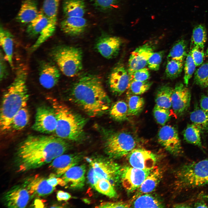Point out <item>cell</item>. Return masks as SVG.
I'll return each mask as SVG.
<instances>
[{"instance_id": "obj_1", "label": "cell", "mask_w": 208, "mask_h": 208, "mask_svg": "<svg viewBox=\"0 0 208 208\" xmlns=\"http://www.w3.org/2000/svg\"><path fill=\"white\" fill-rule=\"evenodd\" d=\"M69 147L65 140L57 136H28L17 148L14 159L16 171L24 172L49 164Z\"/></svg>"}, {"instance_id": "obj_2", "label": "cell", "mask_w": 208, "mask_h": 208, "mask_svg": "<svg viewBox=\"0 0 208 208\" xmlns=\"http://www.w3.org/2000/svg\"><path fill=\"white\" fill-rule=\"evenodd\" d=\"M71 101L90 116L106 112L110 101L102 82L98 76L87 74L75 84L71 92Z\"/></svg>"}, {"instance_id": "obj_3", "label": "cell", "mask_w": 208, "mask_h": 208, "mask_svg": "<svg viewBox=\"0 0 208 208\" xmlns=\"http://www.w3.org/2000/svg\"><path fill=\"white\" fill-rule=\"evenodd\" d=\"M12 82L3 94L0 109V126L3 133L10 129L12 120L16 113L27 106L29 98L26 81L27 68L18 66Z\"/></svg>"}, {"instance_id": "obj_4", "label": "cell", "mask_w": 208, "mask_h": 208, "mask_svg": "<svg viewBox=\"0 0 208 208\" xmlns=\"http://www.w3.org/2000/svg\"><path fill=\"white\" fill-rule=\"evenodd\" d=\"M55 112L57 125L56 136L73 141H79L84 137L85 118L76 113L66 105L55 99H50Z\"/></svg>"}, {"instance_id": "obj_5", "label": "cell", "mask_w": 208, "mask_h": 208, "mask_svg": "<svg viewBox=\"0 0 208 208\" xmlns=\"http://www.w3.org/2000/svg\"><path fill=\"white\" fill-rule=\"evenodd\" d=\"M175 185L185 191L208 185V158L183 164L177 170Z\"/></svg>"}, {"instance_id": "obj_6", "label": "cell", "mask_w": 208, "mask_h": 208, "mask_svg": "<svg viewBox=\"0 0 208 208\" xmlns=\"http://www.w3.org/2000/svg\"><path fill=\"white\" fill-rule=\"evenodd\" d=\"M62 8L64 17L60 26L63 31L72 36L83 32L87 26L84 0H64Z\"/></svg>"}, {"instance_id": "obj_7", "label": "cell", "mask_w": 208, "mask_h": 208, "mask_svg": "<svg viewBox=\"0 0 208 208\" xmlns=\"http://www.w3.org/2000/svg\"><path fill=\"white\" fill-rule=\"evenodd\" d=\"M51 53L61 71L66 76L74 77L82 70L83 55L80 49L60 45L53 49Z\"/></svg>"}, {"instance_id": "obj_8", "label": "cell", "mask_w": 208, "mask_h": 208, "mask_svg": "<svg viewBox=\"0 0 208 208\" xmlns=\"http://www.w3.org/2000/svg\"><path fill=\"white\" fill-rule=\"evenodd\" d=\"M136 145L135 139L131 134L124 131L116 132L106 138L105 150L110 157L118 158L128 154Z\"/></svg>"}, {"instance_id": "obj_9", "label": "cell", "mask_w": 208, "mask_h": 208, "mask_svg": "<svg viewBox=\"0 0 208 208\" xmlns=\"http://www.w3.org/2000/svg\"><path fill=\"white\" fill-rule=\"evenodd\" d=\"M89 160L98 179H107L114 187L120 178L121 169L119 165L111 160L103 158Z\"/></svg>"}, {"instance_id": "obj_10", "label": "cell", "mask_w": 208, "mask_h": 208, "mask_svg": "<svg viewBox=\"0 0 208 208\" xmlns=\"http://www.w3.org/2000/svg\"><path fill=\"white\" fill-rule=\"evenodd\" d=\"M57 125L56 116L52 107L42 106L37 108L32 127L33 129L40 133L50 134L55 132Z\"/></svg>"}, {"instance_id": "obj_11", "label": "cell", "mask_w": 208, "mask_h": 208, "mask_svg": "<svg viewBox=\"0 0 208 208\" xmlns=\"http://www.w3.org/2000/svg\"><path fill=\"white\" fill-rule=\"evenodd\" d=\"M159 143L171 153L180 156L183 153L181 141L176 129L170 125H164L157 135Z\"/></svg>"}, {"instance_id": "obj_12", "label": "cell", "mask_w": 208, "mask_h": 208, "mask_svg": "<svg viewBox=\"0 0 208 208\" xmlns=\"http://www.w3.org/2000/svg\"><path fill=\"white\" fill-rule=\"evenodd\" d=\"M130 81L128 70L121 64L117 65L112 69L108 78L111 90L118 96L121 95L127 89Z\"/></svg>"}, {"instance_id": "obj_13", "label": "cell", "mask_w": 208, "mask_h": 208, "mask_svg": "<svg viewBox=\"0 0 208 208\" xmlns=\"http://www.w3.org/2000/svg\"><path fill=\"white\" fill-rule=\"evenodd\" d=\"M31 196L23 185L12 187L2 196V202L8 208H25L29 203Z\"/></svg>"}, {"instance_id": "obj_14", "label": "cell", "mask_w": 208, "mask_h": 208, "mask_svg": "<svg viewBox=\"0 0 208 208\" xmlns=\"http://www.w3.org/2000/svg\"><path fill=\"white\" fill-rule=\"evenodd\" d=\"M151 170H143L131 166L121 169L120 178L123 187L127 191L138 189Z\"/></svg>"}, {"instance_id": "obj_15", "label": "cell", "mask_w": 208, "mask_h": 208, "mask_svg": "<svg viewBox=\"0 0 208 208\" xmlns=\"http://www.w3.org/2000/svg\"><path fill=\"white\" fill-rule=\"evenodd\" d=\"M182 83H177L171 96L172 105L174 113L177 116L183 115L189 107L191 101L190 90Z\"/></svg>"}, {"instance_id": "obj_16", "label": "cell", "mask_w": 208, "mask_h": 208, "mask_svg": "<svg viewBox=\"0 0 208 208\" xmlns=\"http://www.w3.org/2000/svg\"><path fill=\"white\" fill-rule=\"evenodd\" d=\"M128 155L129 162L133 167L151 170L155 167L156 158L155 155L150 151L142 148H134Z\"/></svg>"}, {"instance_id": "obj_17", "label": "cell", "mask_w": 208, "mask_h": 208, "mask_svg": "<svg viewBox=\"0 0 208 208\" xmlns=\"http://www.w3.org/2000/svg\"><path fill=\"white\" fill-rule=\"evenodd\" d=\"M152 44L147 43L136 48L131 53L128 61V73L139 70L147 65L148 59L154 52Z\"/></svg>"}, {"instance_id": "obj_18", "label": "cell", "mask_w": 208, "mask_h": 208, "mask_svg": "<svg viewBox=\"0 0 208 208\" xmlns=\"http://www.w3.org/2000/svg\"><path fill=\"white\" fill-rule=\"evenodd\" d=\"M47 179L36 174L26 179L23 185L28 191L31 198L44 196L51 194L55 189L48 183Z\"/></svg>"}, {"instance_id": "obj_19", "label": "cell", "mask_w": 208, "mask_h": 208, "mask_svg": "<svg viewBox=\"0 0 208 208\" xmlns=\"http://www.w3.org/2000/svg\"><path fill=\"white\" fill-rule=\"evenodd\" d=\"M82 158V155L79 154H62L54 159L50 163L49 168L53 171L57 177H59L77 165Z\"/></svg>"}, {"instance_id": "obj_20", "label": "cell", "mask_w": 208, "mask_h": 208, "mask_svg": "<svg viewBox=\"0 0 208 208\" xmlns=\"http://www.w3.org/2000/svg\"><path fill=\"white\" fill-rule=\"evenodd\" d=\"M122 43V40L120 38L107 36L101 37L97 40L95 48L102 56L109 59L118 55Z\"/></svg>"}, {"instance_id": "obj_21", "label": "cell", "mask_w": 208, "mask_h": 208, "mask_svg": "<svg viewBox=\"0 0 208 208\" xmlns=\"http://www.w3.org/2000/svg\"><path fill=\"white\" fill-rule=\"evenodd\" d=\"M39 72V82L43 88L50 89L57 83L60 78V73L53 64L49 62L42 63Z\"/></svg>"}, {"instance_id": "obj_22", "label": "cell", "mask_w": 208, "mask_h": 208, "mask_svg": "<svg viewBox=\"0 0 208 208\" xmlns=\"http://www.w3.org/2000/svg\"><path fill=\"white\" fill-rule=\"evenodd\" d=\"M86 171L84 164L76 165L70 168L62 176L65 185L72 189L82 188L85 185Z\"/></svg>"}, {"instance_id": "obj_23", "label": "cell", "mask_w": 208, "mask_h": 208, "mask_svg": "<svg viewBox=\"0 0 208 208\" xmlns=\"http://www.w3.org/2000/svg\"><path fill=\"white\" fill-rule=\"evenodd\" d=\"M38 13L36 0H22L16 19L21 23H29L37 17Z\"/></svg>"}, {"instance_id": "obj_24", "label": "cell", "mask_w": 208, "mask_h": 208, "mask_svg": "<svg viewBox=\"0 0 208 208\" xmlns=\"http://www.w3.org/2000/svg\"><path fill=\"white\" fill-rule=\"evenodd\" d=\"M0 45L5 54L4 58L8 62L10 67L14 69L13 62V36L8 30L1 26L0 28Z\"/></svg>"}, {"instance_id": "obj_25", "label": "cell", "mask_w": 208, "mask_h": 208, "mask_svg": "<svg viewBox=\"0 0 208 208\" xmlns=\"http://www.w3.org/2000/svg\"><path fill=\"white\" fill-rule=\"evenodd\" d=\"M159 169L155 167L139 187V194H146L153 191L157 187L161 178Z\"/></svg>"}, {"instance_id": "obj_26", "label": "cell", "mask_w": 208, "mask_h": 208, "mask_svg": "<svg viewBox=\"0 0 208 208\" xmlns=\"http://www.w3.org/2000/svg\"><path fill=\"white\" fill-rule=\"evenodd\" d=\"M173 88L164 85L157 90L155 98L156 105L159 107L169 109L172 106L171 96Z\"/></svg>"}, {"instance_id": "obj_27", "label": "cell", "mask_w": 208, "mask_h": 208, "mask_svg": "<svg viewBox=\"0 0 208 208\" xmlns=\"http://www.w3.org/2000/svg\"><path fill=\"white\" fill-rule=\"evenodd\" d=\"M49 21L41 9L37 17L29 23L26 29L27 33L32 37L39 34L48 25Z\"/></svg>"}, {"instance_id": "obj_28", "label": "cell", "mask_w": 208, "mask_h": 208, "mask_svg": "<svg viewBox=\"0 0 208 208\" xmlns=\"http://www.w3.org/2000/svg\"><path fill=\"white\" fill-rule=\"evenodd\" d=\"M187 43L186 40L181 38L174 44L167 57V60L174 59L183 61L187 55Z\"/></svg>"}, {"instance_id": "obj_29", "label": "cell", "mask_w": 208, "mask_h": 208, "mask_svg": "<svg viewBox=\"0 0 208 208\" xmlns=\"http://www.w3.org/2000/svg\"><path fill=\"white\" fill-rule=\"evenodd\" d=\"M207 39V31L205 25L202 24L197 25L193 29L191 39V48L196 47L204 49Z\"/></svg>"}, {"instance_id": "obj_30", "label": "cell", "mask_w": 208, "mask_h": 208, "mask_svg": "<svg viewBox=\"0 0 208 208\" xmlns=\"http://www.w3.org/2000/svg\"><path fill=\"white\" fill-rule=\"evenodd\" d=\"M200 129L194 124L187 125L183 132L184 140L187 142L202 149Z\"/></svg>"}, {"instance_id": "obj_31", "label": "cell", "mask_w": 208, "mask_h": 208, "mask_svg": "<svg viewBox=\"0 0 208 208\" xmlns=\"http://www.w3.org/2000/svg\"><path fill=\"white\" fill-rule=\"evenodd\" d=\"M135 208H161L164 207L161 203L157 198L148 194L138 195L133 203Z\"/></svg>"}, {"instance_id": "obj_32", "label": "cell", "mask_w": 208, "mask_h": 208, "mask_svg": "<svg viewBox=\"0 0 208 208\" xmlns=\"http://www.w3.org/2000/svg\"><path fill=\"white\" fill-rule=\"evenodd\" d=\"M48 25L39 34L37 40L30 48L33 52L38 49L42 44L51 37L55 30L57 20L49 19Z\"/></svg>"}, {"instance_id": "obj_33", "label": "cell", "mask_w": 208, "mask_h": 208, "mask_svg": "<svg viewBox=\"0 0 208 208\" xmlns=\"http://www.w3.org/2000/svg\"><path fill=\"white\" fill-rule=\"evenodd\" d=\"M29 119V113L26 106L21 108L14 117L11 123L10 129L17 131L23 129L27 125Z\"/></svg>"}, {"instance_id": "obj_34", "label": "cell", "mask_w": 208, "mask_h": 208, "mask_svg": "<svg viewBox=\"0 0 208 208\" xmlns=\"http://www.w3.org/2000/svg\"><path fill=\"white\" fill-rule=\"evenodd\" d=\"M190 119L193 124L202 131H208V113L201 108L196 107L190 114Z\"/></svg>"}, {"instance_id": "obj_35", "label": "cell", "mask_w": 208, "mask_h": 208, "mask_svg": "<svg viewBox=\"0 0 208 208\" xmlns=\"http://www.w3.org/2000/svg\"><path fill=\"white\" fill-rule=\"evenodd\" d=\"M109 113L111 117L116 120L122 121L126 120L128 116L127 104L122 100L117 101L112 106Z\"/></svg>"}, {"instance_id": "obj_36", "label": "cell", "mask_w": 208, "mask_h": 208, "mask_svg": "<svg viewBox=\"0 0 208 208\" xmlns=\"http://www.w3.org/2000/svg\"><path fill=\"white\" fill-rule=\"evenodd\" d=\"M128 95V116L137 115L143 110L144 100L143 98L138 95Z\"/></svg>"}, {"instance_id": "obj_37", "label": "cell", "mask_w": 208, "mask_h": 208, "mask_svg": "<svg viewBox=\"0 0 208 208\" xmlns=\"http://www.w3.org/2000/svg\"><path fill=\"white\" fill-rule=\"evenodd\" d=\"M167 60L165 72L166 77L170 79L177 78L182 72L183 61L174 59Z\"/></svg>"}, {"instance_id": "obj_38", "label": "cell", "mask_w": 208, "mask_h": 208, "mask_svg": "<svg viewBox=\"0 0 208 208\" xmlns=\"http://www.w3.org/2000/svg\"><path fill=\"white\" fill-rule=\"evenodd\" d=\"M94 187L98 192L110 198H115L117 196L115 187L107 179H99L95 184Z\"/></svg>"}, {"instance_id": "obj_39", "label": "cell", "mask_w": 208, "mask_h": 208, "mask_svg": "<svg viewBox=\"0 0 208 208\" xmlns=\"http://www.w3.org/2000/svg\"><path fill=\"white\" fill-rule=\"evenodd\" d=\"M194 81L202 88L208 87V61L202 64L195 71Z\"/></svg>"}, {"instance_id": "obj_40", "label": "cell", "mask_w": 208, "mask_h": 208, "mask_svg": "<svg viewBox=\"0 0 208 208\" xmlns=\"http://www.w3.org/2000/svg\"><path fill=\"white\" fill-rule=\"evenodd\" d=\"M152 83V82L147 80L144 81L130 80L127 89L128 94H142L149 89Z\"/></svg>"}, {"instance_id": "obj_41", "label": "cell", "mask_w": 208, "mask_h": 208, "mask_svg": "<svg viewBox=\"0 0 208 208\" xmlns=\"http://www.w3.org/2000/svg\"><path fill=\"white\" fill-rule=\"evenodd\" d=\"M60 0H44L41 10L49 19L57 20Z\"/></svg>"}, {"instance_id": "obj_42", "label": "cell", "mask_w": 208, "mask_h": 208, "mask_svg": "<svg viewBox=\"0 0 208 208\" xmlns=\"http://www.w3.org/2000/svg\"><path fill=\"white\" fill-rule=\"evenodd\" d=\"M196 66L190 51L186 57L184 66V82L186 86L195 70Z\"/></svg>"}, {"instance_id": "obj_43", "label": "cell", "mask_w": 208, "mask_h": 208, "mask_svg": "<svg viewBox=\"0 0 208 208\" xmlns=\"http://www.w3.org/2000/svg\"><path fill=\"white\" fill-rule=\"evenodd\" d=\"M154 116L159 124L164 125L170 118L169 109L163 108L155 105L153 110Z\"/></svg>"}, {"instance_id": "obj_44", "label": "cell", "mask_w": 208, "mask_h": 208, "mask_svg": "<svg viewBox=\"0 0 208 208\" xmlns=\"http://www.w3.org/2000/svg\"><path fill=\"white\" fill-rule=\"evenodd\" d=\"M164 54V51L154 52L149 57L147 62L148 68L151 70H159Z\"/></svg>"}, {"instance_id": "obj_45", "label": "cell", "mask_w": 208, "mask_h": 208, "mask_svg": "<svg viewBox=\"0 0 208 208\" xmlns=\"http://www.w3.org/2000/svg\"><path fill=\"white\" fill-rule=\"evenodd\" d=\"M128 73L130 80L144 81L147 80L150 77L149 70L145 67Z\"/></svg>"}, {"instance_id": "obj_46", "label": "cell", "mask_w": 208, "mask_h": 208, "mask_svg": "<svg viewBox=\"0 0 208 208\" xmlns=\"http://www.w3.org/2000/svg\"><path fill=\"white\" fill-rule=\"evenodd\" d=\"M191 49V56L196 66L201 65L203 62L205 55L204 49L196 47H194Z\"/></svg>"}, {"instance_id": "obj_47", "label": "cell", "mask_w": 208, "mask_h": 208, "mask_svg": "<svg viewBox=\"0 0 208 208\" xmlns=\"http://www.w3.org/2000/svg\"><path fill=\"white\" fill-rule=\"evenodd\" d=\"M95 6L103 10L111 8L116 3L118 0H90Z\"/></svg>"}, {"instance_id": "obj_48", "label": "cell", "mask_w": 208, "mask_h": 208, "mask_svg": "<svg viewBox=\"0 0 208 208\" xmlns=\"http://www.w3.org/2000/svg\"><path fill=\"white\" fill-rule=\"evenodd\" d=\"M130 204L127 202H102L96 207L99 208H129L131 207Z\"/></svg>"}, {"instance_id": "obj_49", "label": "cell", "mask_w": 208, "mask_h": 208, "mask_svg": "<svg viewBox=\"0 0 208 208\" xmlns=\"http://www.w3.org/2000/svg\"><path fill=\"white\" fill-rule=\"evenodd\" d=\"M5 58L3 54H0V80L1 81L5 78L8 75L7 67L5 62Z\"/></svg>"}, {"instance_id": "obj_50", "label": "cell", "mask_w": 208, "mask_h": 208, "mask_svg": "<svg viewBox=\"0 0 208 208\" xmlns=\"http://www.w3.org/2000/svg\"><path fill=\"white\" fill-rule=\"evenodd\" d=\"M88 181L90 185L93 187L99 179L97 178L93 168L90 166L87 174Z\"/></svg>"}, {"instance_id": "obj_51", "label": "cell", "mask_w": 208, "mask_h": 208, "mask_svg": "<svg viewBox=\"0 0 208 208\" xmlns=\"http://www.w3.org/2000/svg\"><path fill=\"white\" fill-rule=\"evenodd\" d=\"M71 197V196L70 194L63 191L59 190L57 193L56 198L59 201H67Z\"/></svg>"}, {"instance_id": "obj_52", "label": "cell", "mask_w": 208, "mask_h": 208, "mask_svg": "<svg viewBox=\"0 0 208 208\" xmlns=\"http://www.w3.org/2000/svg\"><path fill=\"white\" fill-rule=\"evenodd\" d=\"M200 103V108L208 113V96L205 95H202Z\"/></svg>"}, {"instance_id": "obj_53", "label": "cell", "mask_w": 208, "mask_h": 208, "mask_svg": "<svg viewBox=\"0 0 208 208\" xmlns=\"http://www.w3.org/2000/svg\"><path fill=\"white\" fill-rule=\"evenodd\" d=\"M47 181L49 185L54 187H55L59 184V177H57L53 173L50 175Z\"/></svg>"}, {"instance_id": "obj_54", "label": "cell", "mask_w": 208, "mask_h": 208, "mask_svg": "<svg viewBox=\"0 0 208 208\" xmlns=\"http://www.w3.org/2000/svg\"><path fill=\"white\" fill-rule=\"evenodd\" d=\"M205 200H203L196 202L193 205V207L194 208H207L208 205L205 202Z\"/></svg>"}, {"instance_id": "obj_55", "label": "cell", "mask_w": 208, "mask_h": 208, "mask_svg": "<svg viewBox=\"0 0 208 208\" xmlns=\"http://www.w3.org/2000/svg\"><path fill=\"white\" fill-rule=\"evenodd\" d=\"M175 208H191L193 207V205L187 203H183L174 205L173 206Z\"/></svg>"}, {"instance_id": "obj_56", "label": "cell", "mask_w": 208, "mask_h": 208, "mask_svg": "<svg viewBox=\"0 0 208 208\" xmlns=\"http://www.w3.org/2000/svg\"><path fill=\"white\" fill-rule=\"evenodd\" d=\"M200 196L203 200L208 202V194H202Z\"/></svg>"}, {"instance_id": "obj_57", "label": "cell", "mask_w": 208, "mask_h": 208, "mask_svg": "<svg viewBox=\"0 0 208 208\" xmlns=\"http://www.w3.org/2000/svg\"><path fill=\"white\" fill-rule=\"evenodd\" d=\"M205 55L207 57H208V47L206 50Z\"/></svg>"}, {"instance_id": "obj_58", "label": "cell", "mask_w": 208, "mask_h": 208, "mask_svg": "<svg viewBox=\"0 0 208 208\" xmlns=\"http://www.w3.org/2000/svg\"></svg>"}]
</instances>
